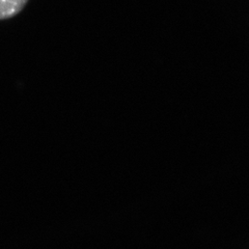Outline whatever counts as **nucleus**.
I'll list each match as a JSON object with an SVG mask.
<instances>
[{
	"mask_svg": "<svg viewBox=\"0 0 249 249\" xmlns=\"http://www.w3.org/2000/svg\"><path fill=\"white\" fill-rule=\"evenodd\" d=\"M28 0H0V20L9 19L19 14Z\"/></svg>",
	"mask_w": 249,
	"mask_h": 249,
	"instance_id": "nucleus-1",
	"label": "nucleus"
}]
</instances>
